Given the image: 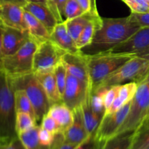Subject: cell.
<instances>
[{"label":"cell","mask_w":149,"mask_h":149,"mask_svg":"<svg viewBox=\"0 0 149 149\" xmlns=\"http://www.w3.org/2000/svg\"><path fill=\"white\" fill-rule=\"evenodd\" d=\"M102 26L95 34L91 43L81 51L87 55L111 51L132 36L141 26L129 16L118 18L102 17Z\"/></svg>","instance_id":"cell-1"},{"label":"cell","mask_w":149,"mask_h":149,"mask_svg":"<svg viewBox=\"0 0 149 149\" xmlns=\"http://www.w3.org/2000/svg\"><path fill=\"white\" fill-rule=\"evenodd\" d=\"M16 110L13 80L0 70V142L18 136L15 130Z\"/></svg>","instance_id":"cell-2"},{"label":"cell","mask_w":149,"mask_h":149,"mask_svg":"<svg viewBox=\"0 0 149 149\" xmlns=\"http://www.w3.org/2000/svg\"><path fill=\"white\" fill-rule=\"evenodd\" d=\"M149 75V59L135 56L106 77L91 91L103 87L122 85L129 82L141 84Z\"/></svg>","instance_id":"cell-3"},{"label":"cell","mask_w":149,"mask_h":149,"mask_svg":"<svg viewBox=\"0 0 149 149\" xmlns=\"http://www.w3.org/2000/svg\"><path fill=\"white\" fill-rule=\"evenodd\" d=\"M135 56L134 54L115 53L111 51L88 55L92 89Z\"/></svg>","instance_id":"cell-4"},{"label":"cell","mask_w":149,"mask_h":149,"mask_svg":"<svg viewBox=\"0 0 149 149\" xmlns=\"http://www.w3.org/2000/svg\"><path fill=\"white\" fill-rule=\"evenodd\" d=\"M13 87L15 90H23L30 99L36 115V122L40 125L44 115L46 114L51 104L47 96L33 73L12 78Z\"/></svg>","instance_id":"cell-5"},{"label":"cell","mask_w":149,"mask_h":149,"mask_svg":"<svg viewBox=\"0 0 149 149\" xmlns=\"http://www.w3.org/2000/svg\"><path fill=\"white\" fill-rule=\"evenodd\" d=\"M149 114V75L141 84L131 101L130 109L125 122L116 135L126 132H135Z\"/></svg>","instance_id":"cell-6"},{"label":"cell","mask_w":149,"mask_h":149,"mask_svg":"<svg viewBox=\"0 0 149 149\" xmlns=\"http://www.w3.org/2000/svg\"><path fill=\"white\" fill-rule=\"evenodd\" d=\"M39 44L32 39H28L15 53L2 58V70L11 78L33 73V56Z\"/></svg>","instance_id":"cell-7"},{"label":"cell","mask_w":149,"mask_h":149,"mask_svg":"<svg viewBox=\"0 0 149 149\" xmlns=\"http://www.w3.org/2000/svg\"><path fill=\"white\" fill-rule=\"evenodd\" d=\"M65 53L66 52L50 39L40 43L33 56V73L39 74L54 71L56 65L62 61Z\"/></svg>","instance_id":"cell-8"},{"label":"cell","mask_w":149,"mask_h":149,"mask_svg":"<svg viewBox=\"0 0 149 149\" xmlns=\"http://www.w3.org/2000/svg\"><path fill=\"white\" fill-rule=\"evenodd\" d=\"M111 52L134 54L149 59V27L141 28L131 37L113 47Z\"/></svg>","instance_id":"cell-9"},{"label":"cell","mask_w":149,"mask_h":149,"mask_svg":"<svg viewBox=\"0 0 149 149\" xmlns=\"http://www.w3.org/2000/svg\"><path fill=\"white\" fill-rule=\"evenodd\" d=\"M91 93V87L84 81L67 74L66 84L63 96V102L71 110L81 107Z\"/></svg>","instance_id":"cell-10"},{"label":"cell","mask_w":149,"mask_h":149,"mask_svg":"<svg viewBox=\"0 0 149 149\" xmlns=\"http://www.w3.org/2000/svg\"><path fill=\"white\" fill-rule=\"evenodd\" d=\"M130 104L131 102L124 106L117 112L103 116L96 130L95 135V141L102 142L116 135L129 113Z\"/></svg>","instance_id":"cell-11"},{"label":"cell","mask_w":149,"mask_h":149,"mask_svg":"<svg viewBox=\"0 0 149 149\" xmlns=\"http://www.w3.org/2000/svg\"><path fill=\"white\" fill-rule=\"evenodd\" d=\"M62 62L68 74L88 84L92 90L89 73L88 55L84 54L81 51L78 53H65L62 58Z\"/></svg>","instance_id":"cell-12"},{"label":"cell","mask_w":149,"mask_h":149,"mask_svg":"<svg viewBox=\"0 0 149 149\" xmlns=\"http://www.w3.org/2000/svg\"><path fill=\"white\" fill-rule=\"evenodd\" d=\"M0 23L4 27L28 31L24 19V8L8 1H0Z\"/></svg>","instance_id":"cell-13"},{"label":"cell","mask_w":149,"mask_h":149,"mask_svg":"<svg viewBox=\"0 0 149 149\" xmlns=\"http://www.w3.org/2000/svg\"><path fill=\"white\" fill-rule=\"evenodd\" d=\"M28 31H21L10 27H4L2 36L1 52L3 58L15 53L30 38Z\"/></svg>","instance_id":"cell-14"},{"label":"cell","mask_w":149,"mask_h":149,"mask_svg":"<svg viewBox=\"0 0 149 149\" xmlns=\"http://www.w3.org/2000/svg\"><path fill=\"white\" fill-rule=\"evenodd\" d=\"M74 122L72 125L63 132L65 142L73 145L78 146L85 141L91 135H89L83 118L81 107L73 110Z\"/></svg>","instance_id":"cell-15"},{"label":"cell","mask_w":149,"mask_h":149,"mask_svg":"<svg viewBox=\"0 0 149 149\" xmlns=\"http://www.w3.org/2000/svg\"><path fill=\"white\" fill-rule=\"evenodd\" d=\"M49 39L66 53H78L81 51L68 33L65 21L58 23L55 26L50 33Z\"/></svg>","instance_id":"cell-16"},{"label":"cell","mask_w":149,"mask_h":149,"mask_svg":"<svg viewBox=\"0 0 149 149\" xmlns=\"http://www.w3.org/2000/svg\"><path fill=\"white\" fill-rule=\"evenodd\" d=\"M23 8L37 18L47 28L49 33L52 32L55 26L58 23L56 17L47 4L29 1Z\"/></svg>","instance_id":"cell-17"},{"label":"cell","mask_w":149,"mask_h":149,"mask_svg":"<svg viewBox=\"0 0 149 149\" xmlns=\"http://www.w3.org/2000/svg\"><path fill=\"white\" fill-rule=\"evenodd\" d=\"M36 78L42 84L47 96L51 106L55 103L63 102L62 97L60 95L54 71L48 72L34 74Z\"/></svg>","instance_id":"cell-18"},{"label":"cell","mask_w":149,"mask_h":149,"mask_svg":"<svg viewBox=\"0 0 149 149\" xmlns=\"http://www.w3.org/2000/svg\"><path fill=\"white\" fill-rule=\"evenodd\" d=\"M24 19L28 31L32 39L39 44L49 40L50 33L47 28L31 13L24 10Z\"/></svg>","instance_id":"cell-19"},{"label":"cell","mask_w":149,"mask_h":149,"mask_svg":"<svg viewBox=\"0 0 149 149\" xmlns=\"http://www.w3.org/2000/svg\"><path fill=\"white\" fill-rule=\"evenodd\" d=\"M48 113L55 119L59 125L62 133H63L74 122V113L63 102L52 105Z\"/></svg>","instance_id":"cell-20"},{"label":"cell","mask_w":149,"mask_h":149,"mask_svg":"<svg viewBox=\"0 0 149 149\" xmlns=\"http://www.w3.org/2000/svg\"><path fill=\"white\" fill-rule=\"evenodd\" d=\"M134 132H123L105 141H95V149H130Z\"/></svg>","instance_id":"cell-21"},{"label":"cell","mask_w":149,"mask_h":149,"mask_svg":"<svg viewBox=\"0 0 149 149\" xmlns=\"http://www.w3.org/2000/svg\"><path fill=\"white\" fill-rule=\"evenodd\" d=\"M91 94V93H90ZM90 94L87 96L85 101L81 105V111L83 113L84 125L89 135L95 136L96 130L103 119V116L95 113L90 106Z\"/></svg>","instance_id":"cell-22"},{"label":"cell","mask_w":149,"mask_h":149,"mask_svg":"<svg viewBox=\"0 0 149 149\" xmlns=\"http://www.w3.org/2000/svg\"><path fill=\"white\" fill-rule=\"evenodd\" d=\"M102 23H103V19L99 14L95 15L92 17L91 20L89 21L83 31L81 32L79 38L76 43L78 49H82L83 47L91 43L97 31L101 27Z\"/></svg>","instance_id":"cell-23"},{"label":"cell","mask_w":149,"mask_h":149,"mask_svg":"<svg viewBox=\"0 0 149 149\" xmlns=\"http://www.w3.org/2000/svg\"><path fill=\"white\" fill-rule=\"evenodd\" d=\"M98 13H84L79 17H75L72 20H65L66 23L67 30L74 42L77 43L79 38L81 32L83 31L85 26L89 23L92 17Z\"/></svg>","instance_id":"cell-24"},{"label":"cell","mask_w":149,"mask_h":149,"mask_svg":"<svg viewBox=\"0 0 149 149\" xmlns=\"http://www.w3.org/2000/svg\"><path fill=\"white\" fill-rule=\"evenodd\" d=\"M149 147V117L135 131L130 149H145Z\"/></svg>","instance_id":"cell-25"},{"label":"cell","mask_w":149,"mask_h":149,"mask_svg":"<svg viewBox=\"0 0 149 149\" xmlns=\"http://www.w3.org/2000/svg\"><path fill=\"white\" fill-rule=\"evenodd\" d=\"M39 125L18 135L19 138L26 149H50V146H45L39 142L38 132Z\"/></svg>","instance_id":"cell-26"},{"label":"cell","mask_w":149,"mask_h":149,"mask_svg":"<svg viewBox=\"0 0 149 149\" xmlns=\"http://www.w3.org/2000/svg\"><path fill=\"white\" fill-rule=\"evenodd\" d=\"M15 103L16 112L27 113L36 119V115H35L33 105L24 90H15Z\"/></svg>","instance_id":"cell-27"},{"label":"cell","mask_w":149,"mask_h":149,"mask_svg":"<svg viewBox=\"0 0 149 149\" xmlns=\"http://www.w3.org/2000/svg\"><path fill=\"white\" fill-rule=\"evenodd\" d=\"M109 87L96 89L91 91L90 101L91 109L95 113L104 116L105 96Z\"/></svg>","instance_id":"cell-28"},{"label":"cell","mask_w":149,"mask_h":149,"mask_svg":"<svg viewBox=\"0 0 149 149\" xmlns=\"http://www.w3.org/2000/svg\"><path fill=\"white\" fill-rule=\"evenodd\" d=\"M38 125L36 119L24 112H16L15 130L17 135Z\"/></svg>","instance_id":"cell-29"},{"label":"cell","mask_w":149,"mask_h":149,"mask_svg":"<svg viewBox=\"0 0 149 149\" xmlns=\"http://www.w3.org/2000/svg\"><path fill=\"white\" fill-rule=\"evenodd\" d=\"M138 84L135 82H129L120 85L117 97L124 105L132 101L138 90Z\"/></svg>","instance_id":"cell-30"},{"label":"cell","mask_w":149,"mask_h":149,"mask_svg":"<svg viewBox=\"0 0 149 149\" xmlns=\"http://www.w3.org/2000/svg\"><path fill=\"white\" fill-rule=\"evenodd\" d=\"M54 74H55L57 86H58L60 95H61L63 100V96L65 84H66L67 74H68V72H67L66 68L64 65V64L63 63L62 61L56 65V67L54 69Z\"/></svg>","instance_id":"cell-31"},{"label":"cell","mask_w":149,"mask_h":149,"mask_svg":"<svg viewBox=\"0 0 149 149\" xmlns=\"http://www.w3.org/2000/svg\"><path fill=\"white\" fill-rule=\"evenodd\" d=\"M84 13V11L77 0H68L66 1L63 10L65 20H72Z\"/></svg>","instance_id":"cell-32"},{"label":"cell","mask_w":149,"mask_h":149,"mask_svg":"<svg viewBox=\"0 0 149 149\" xmlns=\"http://www.w3.org/2000/svg\"><path fill=\"white\" fill-rule=\"evenodd\" d=\"M67 1L68 0H47V5L52 12L58 23L65 21L63 10Z\"/></svg>","instance_id":"cell-33"},{"label":"cell","mask_w":149,"mask_h":149,"mask_svg":"<svg viewBox=\"0 0 149 149\" xmlns=\"http://www.w3.org/2000/svg\"><path fill=\"white\" fill-rule=\"evenodd\" d=\"M130 9L132 13H149V4L145 0H122Z\"/></svg>","instance_id":"cell-34"},{"label":"cell","mask_w":149,"mask_h":149,"mask_svg":"<svg viewBox=\"0 0 149 149\" xmlns=\"http://www.w3.org/2000/svg\"><path fill=\"white\" fill-rule=\"evenodd\" d=\"M40 126L55 135L61 132V128H60L58 124L48 112L42 117V121L40 122Z\"/></svg>","instance_id":"cell-35"},{"label":"cell","mask_w":149,"mask_h":149,"mask_svg":"<svg viewBox=\"0 0 149 149\" xmlns=\"http://www.w3.org/2000/svg\"><path fill=\"white\" fill-rule=\"evenodd\" d=\"M77 146L68 143L64 139L63 133L59 132L55 135V138L50 146V149H74Z\"/></svg>","instance_id":"cell-36"},{"label":"cell","mask_w":149,"mask_h":149,"mask_svg":"<svg viewBox=\"0 0 149 149\" xmlns=\"http://www.w3.org/2000/svg\"><path fill=\"white\" fill-rule=\"evenodd\" d=\"M119 87H120V85H114L109 87V90H108L106 96H105V113L109 110V108L111 106L113 102L114 101L116 97H117L118 93H119Z\"/></svg>","instance_id":"cell-37"},{"label":"cell","mask_w":149,"mask_h":149,"mask_svg":"<svg viewBox=\"0 0 149 149\" xmlns=\"http://www.w3.org/2000/svg\"><path fill=\"white\" fill-rule=\"evenodd\" d=\"M38 136H39V142L42 145L45 146H50L55 138V134L44 129L39 125Z\"/></svg>","instance_id":"cell-38"},{"label":"cell","mask_w":149,"mask_h":149,"mask_svg":"<svg viewBox=\"0 0 149 149\" xmlns=\"http://www.w3.org/2000/svg\"><path fill=\"white\" fill-rule=\"evenodd\" d=\"M0 149H26L18 136L9 141H1Z\"/></svg>","instance_id":"cell-39"},{"label":"cell","mask_w":149,"mask_h":149,"mask_svg":"<svg viewBox=\"0 0 149 149\" xmlns=\"http://www.w3.org/2000/svg\"><path fill=\"white\" fill-rule=\"evenodd\" d=\"M84 13H98L96 0H77Z\"/></svg>","instance_id":"cell-40"},{"label":"cell","mask_w":149,"mask_h":149,"mask_svg":"<svg viewBox=\"0 0 149 149\" xmlns=\"http://www.w3.org/2000/svg\"><path fill=\"white\" fill-rule=\"evenodd\" d=\"M130 17L136 22L141 28L149 27V13H132L130 15Z\"/></svg>","instance_id":"cell-41"},{"label":"cell","mask_w":149,"mask_h":149,"mask_svg":"<svg viewBox=\"0 0 149 149\" xmlns=\"http://www.w3.org/2000/svg\"><path fill=\"white\" fill-rule=\"evenodd\" d=\"M95 136H90L85 141L76 146L74 149H95Z\"/></svg>","instance_id":"cell-42"},{"label":"cell","mask_w":149,"mask_h":149,"mask_svg":"<svg viewBox=\"0 0 149 149\" xmlns=\"http://www.w3.org/2000/svg\"><path fill=\"white\" fill-rule=\"evenodd\" d=\"M0 1H8V2L14 3V4H18V5L24 7L26 4H27L29 2V0H0Z\"/></svg>","instance_id":"cell-43"},{"label":"cell","mask_w":149,"mask_h":149,"mask_svg":"<svg viewBox=\"0 0 149 149\" xmlns=\"http://www.w3.org/2000/svg\"><path fill=\"white\" fill-rule=\"evenodd\" d=\"M4 26L0 23V61H2V52H1V47H2V36L4 33Z\"/></svg>","instance_id":"cell-44"},{"label":"cell","mask_w":149,"mask_h":149,"mask_svg":"<svg viewBox=\"0 0 149 149\" xmlns=\"http://www.w3.org/2000/svg\"><path fill=\"white\" fill-rule=\"evenodd\" d=\"M30 1H32V2H39V3H45L46 4L47 0H29Z\"/></svg>","instance_id":"cell-45"},{"label":"cell","mask_w":149,"mask_h":149,"mask_svg":"<svg viewBox=\"0 0 149 149\" xmlns=\"http://www.w3.org/2000/svg\"><path fill=\"white\" fill-rule=\"evenodd\" d=\"M2 69V62L0 61V70Z\"/></svg>","instance_id":"cell-46"},{"label":"cell","mask_w":149,"mask_h":149,"mask_svg":"<svg viewBox=\"0 0 149 149\" xmlns=\"http://www.w3.org/2000/svg\"><path fill=\"white\" fill-rule=\"evenodd\" d=\"M145 1H146V2H148V4H149V0H145Z\"/></svg>","instance_id":"cell-47"},{"label":"cell","mask_w":149,"mask_h":149,"mask_svg":"<svg viewBox=\"0 0 149 149\" xmlns=\"http://www.w3.org/2000/svg\"><path fill=\"white\" fill-rule=\"evenodd\" d=\"M148 117H149V114H148Z\"/></svg>","instance_id":"cell-48"},{"label":"cell","mask_w":149,"mask_h":149,"mask_svg":"<svg viewBox=\"0 0 149 149\" xmlns=\"http://www.w3.org/2000/svg\"><path fill=\"white\" fill-rule=\"evenodd\" d=\"M121 1H122V0H121Z\"/></svg>","instance_id":"cell-49"}]
</instances>
